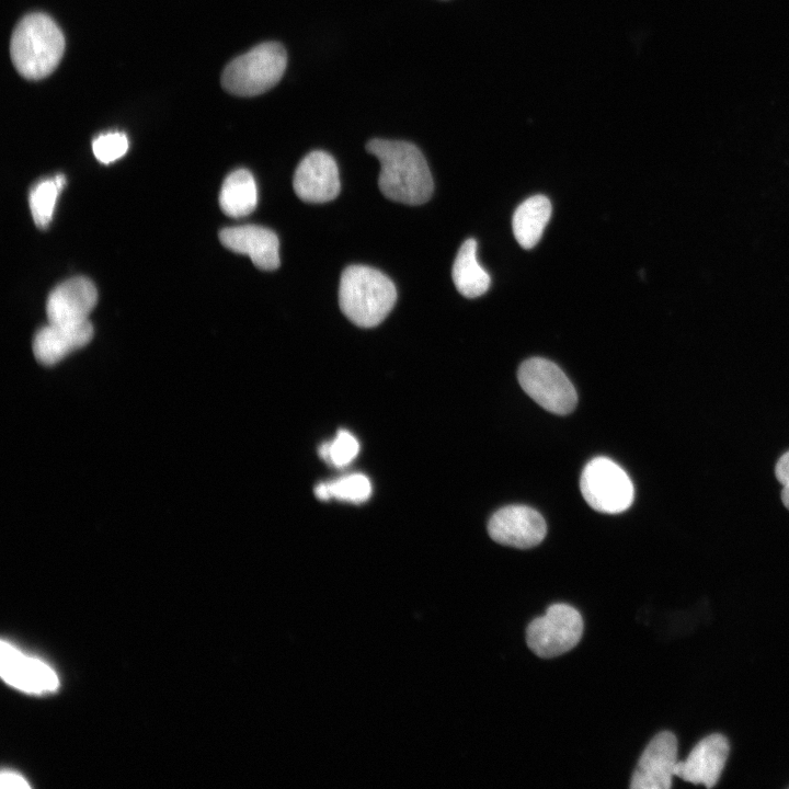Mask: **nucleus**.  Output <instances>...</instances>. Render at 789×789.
Returning a JSON list of instances; mask_svg holds the SVG:
<instances>
[{
	"mask_svg": "<svg viewBox=\"0 0 789 789\" xmlns=\"http://www.w3.org/2000/svg\"><path fill=\"white\" fill-rule=\"evenodd\" d=\"M366 150L380 162L378 186L387 198L408 205H421L434 190L427 162L411 142L373 139Z\"/></svg>",
	"mask_w": 789,
	"mask_h": 789,
	"instance_id": "obj_1",
	"label": "nucleus"
},
{
	"mask_svg": "<svg viewBox=\"0 0 789 789\" xmlns=\"http://www.w3.org/2000/svg\"><path fill=\"white\" fill-rule=\"evenodd\" d=\"M64 50L62 32L49 15L42 12L25 15L11 36L12 62L16 71L28 80L49 76L59 65Z\"/></svg>",
	"mask_w": 789,
	"mask_h": 789,
	"instance_id": "obj_2",
	"label": "nucleus"
},
{
	"mask_svg": "<svg viewBox=\"0 0 789 789\" xmlns=\"http://www.w3.org/2000/svg\"><path fill=\"white\" fill-rule=\"evenodd\" d=\"M397 290L392 281L380 271L365 265L346 267L340 281L341 311L361 328L378 325L392 310Z\"/></svg>",
	"mask_w": 789,
	"mask_h": 789,
	"instance_id": "obj_3",
	"label": "nucleus"
},
{
	"mask_svg": "<svg viewBox=\"0 0 789 789\" xmlns=\"http://www.w3.org/2000/svg\"><path fill=\"white\" fill-rule=\"evenodd\" d=\"M287 54L282 44L265 42L231 60L222 71V88L235 95L255 96L283 77Z\"/></svg>",
	"mask_w": 789,
	"mask_h": 789,
	"instance_id": "obj_4",
	"label": "nucleus"
},
{
	"mask_svg": "<svg viewBox=\"0 0 789 789\" xmlns=\"http://www.w3.org/2000/svg\"><path fill=\"white\" fill-rule=\"evenodd\" d=\"M580 488L586 503L595 511L618 514L630 507L633 501V484L611 459L596 457L586 464Z\"/></svg>",
	"mask_w": 789,
	"mask_h": 789,
	"instance_id": "obj_5",
	"label": "nucleus"
},
{
	"mask_svg": "<svg viewBox=\"0 0 789 789\" xmlns=\"http://www.w3.org/2000/svg\"><path fill=\"white\" fill-rule=\"evenodd\" d=\"M584 622L574 607L557 603L544 616L531 620L526 629L528 648L539 658L550 659L573 649L581 640Z\"/></svg>",
	"mask_w": 789,
	"mask_h": 789,
	"instance_id": "obj_6",
	"label": "nucleus"
},
{
	"mask_svg": "<svg viewBox=\"0 0 789 789\" xmlns=\"http://www.w3.org/2000/svg\"><path fill=\"white\" fill-rule=\"evenodd\" d=\"M517 377L523 390L545 410L565 415L575 409L576 390L554 363L531 357L521 364Z\"/></svg>",
	"mask_w": 789,
	"mask_h": 789,
	"instance_id": "obj_7",
	"label": "nucleus"
},
{
	"mask_svg": "<svg viewBox=\"0 0 789 789\" xmlns=\"http://www.w3.org/2000/svg\"><path fill=\"white\" fill-rule=\"evenodd\" d=\"M488 533L498 544L528 549L544 540L547 525L536 510L525 505H508L491 516Z\"/></svg>",
	"mask_w": 789,
	"mask_h": 789,
	"instance_id": "obj_8",
	"label": "nucleus"
},
{
	"mask_svg": "<svg viewBox=\"0 0 789 789\" xmlns=\"http://www.w3.org/2000/svg\"><path fill=\"white\" fill-rule=\"evenodd\" d=\"M296 195L307 203H325L340 193L339 169L328 152L308 153L297 165L293 179Z\"/></svg>",
	"mask_w": 789,
	"mask_h": 789,
	"instance_id": "obj_9",
	"label": "nucleus"
},
{
	"mask_svg": "<svg viewBox=\"0 0 789 789\" xmlns=\"http://www.w3.org/2000/svg\"><path fill=\"white\" fill-rule=\"evenodd\" d=\"M677 763V739L670 731L658 733L642 752L632 774V789H668Z\"/></svg>",
	"mask_w": 789,
	"mask_h": 789,
	"instance_id": "obj_10",
	"label": "nucleus"
},
{
	"mask_svg": "<svg viewBox=\"0 0 789 789\" xmlns=\"http://www.w3.org/2000/svg\"><path fill=\"white\" fill-rule=\"evenodd\" d=\"M96 300V288L89 278L77 276L67 279L55 287L47 298L48 322L69 325L88 321Z\"/></svg>",
	"mask_w": 789,
	"mask_h": 789,
	"instance_id": "obj_11",
	"label": "nucleus"
},
{
	"mask_svg": "<svg viewBox=\"0 0 789 789\" xmlns=\"http://www.w3.org/2000/svg\"><path fill=\"white\" fill-rule=\"evenodd\" d=\"M729 751V741L723 734L707 735L695 745L685 761L676 763L674 775L685 781L711 788L720 778Z\"/></svg>",
	"mask_w": 789,
	"mask_h": 789,
	"instance_id": "obj_12",
	"label": "nucleus"
},
{
	"mask_svg": "<svg viewBox=\"0 0 789 789\" xmlns=\"http://www.w3.org/2000/svg\"><path fill=\"white\" fill-rule=\"evenodd\" d=\"M219 239L227 249L248 255L260 270L273 271L279 266L278 238L265 227L244 225L225 228Z\"/></svg>",
	"mask_w": 789,
	"mask_h": 789,
	"instance_id": "obj_13",
	"label": "nucleus"
},
{
	"mask_svg": "<svg viewBox=\"0 0 789 789\" xmlns=\"http://www.w3.org/2000/svg\"><path fill=\"white\" fill-rule=\"evenodd\" d=\"M0 655L1 677L8 684L30 693L57 688L55 672L42 661L21 653L5 641H1Z\"/></svg>",
	"mask_w": 789,
	"mask_h": 789,
	"instance_id": "obj_14",
	"label": "nucleus"
},
{
	"mask_svg": "<svg viewBox=\"0 0 789 789\" xmlns=\"http://www.w3.org/2000/svg\"><path fill=\"white\" fill-rule=\"evenodd\" d=\"M93 336L91 322L52 324L39 329L33 340V353L43 365H54L75 350L87 345Z\"/></svg>",
	"mask_w": 789,
	"mask_h": 789,
	"instance_id": "obj_15",
	"label": "nucleus"
},
{
	"mask_svg": "<svg viewBox=\"0 0 789 789\" xmlns=\"http://www.w3.org/2000/svg\"><path fill=\"white\" fill-rule=\"evenodd\" d=\"M551 203L544 195L524 201L515 210L512 220L516 241L524 249L535 247L540 240L551 216Z\"/></svg>",
	"mask_w": 789,
	"mask_h": 789,
	"instance_id": "obj_16",
	"label": "nucleus"
},
{
	"mask_svg": "<svg viewBox=\"0 0 789 789\" xmlns=\"http://www.w3.org/2000/svg\"><path fill=\"white\" fill-rule=\"evenodd\" d=\"M453 282L465 297L476 298L490 287L491 278L477 260V241L467 239L458 250L451 270Z\"/></svg>",
	"mask_w": 789,
	"mask_h": 789,
	"instance_id": "obj_17",
	"label": "nucleus"
},
{
	"mask_svg": "<svg viewBox=\"0 0 789 789\" xmlns=\"http://www.w3.org/2000/svg\"><path fill=\"white\" fill-rule=\"evenodd\" d=\"M256 203V183L250 171L239 169L225 179L219 194V204L227 216L244 217L254 210Z\"/></svg>",
	"mask_w": 789,
	"mask_h": 789,
	"instance_id": "obj_18",
	"label": "nucleus"
},
{
	"mask_svg": "<svg viewBox=\"0 0 789 789\" xmlns=\"http://www.w3.org/2000/svg\"><path fill=\"white\" fill-rule=\"evenodd\" d=\"M315 494L324 501L333 498L358 504L369 499L371 484L365 474L353 473L319 483L315 489Z\"/></svg>",
	"mask_w": 789,
	"mask_h": 789,
	"instance_id": "obj_19",
	"label": "nucleus"
},
{
	"mask_svg": "<svg viewBox=\"0 0 789 789\" xmlns=\"http://www.w3.org/2000/svg\"><path fill=\"white\" fill-rule=\"evenodd\" d=\"M66 178L58 174L54 179H46L32 188L30 193V208L34 222L38 228H46L53 217L58 193L64 188Z\"/></svg>",
	"mask_w": 789,
	"mask_h": 789,
	"instance_id": "obj_20",
	"label": "nucleus"
},
{
	"mask_svg": "<svg viewBox=\"0 0 789 789\" xmlns=\"http://www.w3.org/2000/svg\"><path fill=\"white\" fill-rule=\"evenodd\" d=\"M358 451L359 444L357 439L345 430L339 431L330 443L323 444L319 449L320 456L338 468L351 464L358 455Z\"/></svg>",
	"mask_w": 789,
	"mask_h": 789,
	"instance_id": "obj_21",
	"label": "nucleus"
},
{
	"mask_svg": "<svg viewBox=\"0 0 789 789\" xmlns=\"http://www.w3.org/2000/svg\"><path fill=\"white\" fill-rule=\"evenodd\" d=\"M127 149L128 138L124 133L119 132L99 135L92 142L95 158L105 164L123 157Z\"/></svg>",
	"mask_w": 789,
	"mask_h": 789,
	"instance_id": "obj_22",
	"label": "nucleus"
},
{
	"mask_svg": "<svg viewBox=\"0 0 789 789\" xmlns=\"http://www.w3.org/2000/svg\"><path fill=\"white\" fill-rule=\"evenodd\" d=\"M775 474L782 485H789V451L785 453L778 459L775 467Z\"/></svg>",
	"mask_w": 789,
	"mask_h": 789,
	"instance_id": "obj_23",
	"label": "nucleus"
},
{
	"mask_svg": "<svg viewBox=\"0 0 789 789\" xmlns=\"http://www.w3.org/2000/svg\"><path fill=\"white\" fill-rule=\"evenodd\" d=\"M1 788H30L26 780L20 775L13 773L1 774Z\"/></svg>",
	"mask_w": 789,
	"mask_h": 789,
	"instance_id": "obj_24",
	"label": "nucleus"
},
{
	"mask_svg": "<svg viewBox=\"0 0 789 789\" xmlns=\"http://www.w3.org/2000/svg\"><path fill=\"white\" fill-rule=\"evenodd\" d=\"M781 501L787 510H789V485H782L781 490Z\"/></svg>",
	"mask_w": 789,
	"mask_h": 789,
	"instance_id": "obj_25",
	"label": "nucleus"
}]
</instances>
